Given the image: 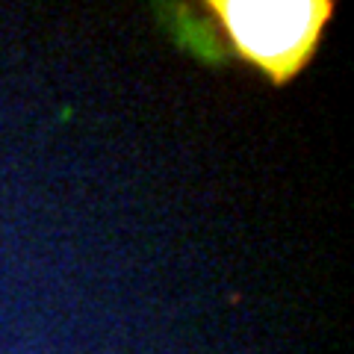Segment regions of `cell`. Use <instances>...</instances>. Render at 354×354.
Segmentation results:
<instances>
[{"label":"cell","instance_id":"1","mask_svg":"<svg viewBox=\"0 0 354 354\" xmlns=\"http://www.w3.org/2000/svg\"><path fill=\"white\" fill-rule=\"evenodd\" d=\"M216 9L242 57L278 80L301 65L328 15V3H218Z\"/></svg>","mask_w":354,"mask_h":354}]
</instances>
